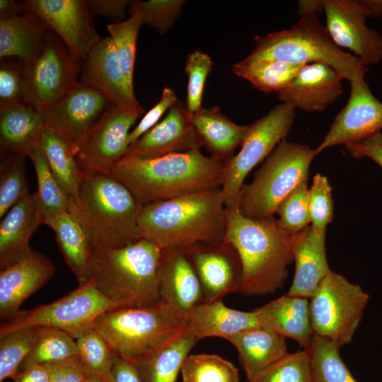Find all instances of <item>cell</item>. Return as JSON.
<instances>
[{"instance_id":"obj_37","label":"cell","mask_w":382,"mask_h":382,"mask_svg":"<svg viewBox=\"0 0 382 382\" xmlns=\"http://www.w3.org/2000/svg\"><path fill=\"white\" fill-rule=\"evenodd\" d=\"M337 345L313 334L307 350L311 382H357L344 363Z\"/></svg>"},{"instance_id":"obj_18","label":"cell","mask_w":382,"mask_h":382,"mask_svg":"<svg viewBox=\"0 0 382 382\" xmlns=\"http://www.w3.org/2000/svg\"><path fill=\"white\" fill-rule=\"evenodd\" d=\"M79 83L100 92L122 112L139 116L144 112L126 80L110 36L100 37L81 63Z\"/></svg>"},{"instance_id":"obj_46","label":"cell","mask_w":382,"mask_h":382,"mask_svg":"<svg viewBox=\"0 0 382 382\" xmlns=\"http://www.w3.org/2000/svg\"><path fill=\"white\" fill-rule=\"evenodd\" d=\"M183 3V0L131 1L129 12L137 13L143 23L164 34L172 28L180 16Z\"/></svg>"},{"instance_id":"obj_53","label":"cell","mask_w":382,"mask_h":382,"mask_svg":"<svg viewBox=\"0 0 382 382\" xmlns=\"http://www.w3.org/2000/svg\"><path fill=\"white\" fill-rule=\"evenodd\" d=\"M354 158L368 157L382 168V133L378 132L366 140L345 146Z\"/></svg>"},{"instance_id":"obj_25","label":"cell","mask_w":382,"mask_h":382,"mask_svg":"<svg viewBox=\"0 0 382 382\" xmlns=\"http://www.w3.org/2000/svg\"><path fill=\"white\" fill-rule=\"evenodd\" d=\"M42 217L35 192L16 203L1 219L0 270L18 262L33 249L29 241Z\"/></svg>"},{"instance_id":"obj_34","label":"cell","mask_w":382,"mask_h":382,"mask_svg":"<svg viewBox=\"0 0 382 382\" xmlns=\"http://www.w3.org/2000/svg\"><path fill=\"white\" fill-rule=\"evenodd\" d=\"M199 340L185 331L136 364L144 382H176L183 365Z\"/></svg>"},{"instance_id":"obj_36","label":"cell","mask_w":382,"mask_h":382,"mask_svg":"<svg viewBox=\"0 0 382 382\" xmlns=\"http://www.w3.org/2000/svg\"><path fill=\"white\" fill-rule=\"evenodd\" d=\"M33 163L37 187L35 192L43 224L51 228L55 219L69 212L70 199L54 177L40 146L33 149L28 156Z\"/></svg>"},{"instance_id":"obj_8","label":"cell","mask_w":382,"mask_h":382,"mask_svg":"<svg viewBox=\"0 0 382 382\" xmlns=\"http://www.w3.org/2000/svg\"><path fill=\"white\" fill-rule=\"evenodd\" d=\"M307 144L282 141L256 172L253 180L243 185L238 209L247 218L274 216L282 202L303 181L317 156Z\"/></svg>"},{"instance_id":"obj_41","label":"cell","mask_w":382,"mask_h":382,"mask_svg":"<svg viewBox=\"0 0 382 382\" xmlns=\"http://www.w3.org/2000/svg\"><path fill=\"white\" fill-rule=\"evenodd\" d=\"M23 156L1 154L0 219L30 194Z\"/></svg>"},{"instance_id":"obj_32","label":"cell","mask_w":382,"mask_h":382,"mask_svg":"<svg viewBox=\"0 0 382 382\" xmlns=\"http://www.w3.org/2000/svg\"><path fill=\"white\" fill-rule=\"evenodd\" d=\"M51 228L58 247L79 285L86 282L90 276V258L93 244L82 224L69 212L59 215Z\"/></svg>"},{"instance_id":"obj_13","label":"cell","mask_w":382,"mask_h":382,"mask_svg":"<svg viewBox=\"0 0 382 382\" xmlns=\"http://www.w3.org/2000/svg\"><path fill=\"white\" fill-rule=\"evenodd\" d=\"M139 117L110 103L77 149L76 160L81 170L109 174L125 156L130 129Z\"/></svg>"},{"instance_id":"obj_16","label":"cell","mask_w":382,"mask_h":382,"mask_svg":"<svg viewBox=\"0 0 382 382\" xmlns=\"http://www.w3.org/2000/svg\"><path fill=\"white\" fill-rule=\"evenodd\" d=\"M348 101L315 149L317 154L338 144L362 142L382 129V103L364 80L352 81Z\"/></svg>"},{"instance_id":"obj_40","label":"cell","mask_w":382,"mask_h":382,"mask_svg":"<svg viewBox=\"0 0 382 382\" xmlns=\"http://www.w3.org/2000/svg\"><path fill=\"white\" fill-rule=\"evenodd\" d=\"M41 327H27L0 335V381L13 378L35 345Z\"/></svg>"},{"instance_id":"obj_7","label":"cell","mask_w":382,"mask_h":382,"mask_svg":"<svg viewBox=\"0 0 382 382\" xmlns=\"http://www.w3.org/2000/svg\"><path fill=\"white\" fill-rule=\"evenodd\" d=\"M187 323L183 314L160 301L145 306L109 309L97 318L93 329L115 356L138 364L183 333Z\"/></svg>"},{"instance_id":"obj_22","label":"cell","mask_w":382,"mask_h":382,"mask_svg":"<svg viewBox=\"0 0 382 382\" xmlns=\"http://www.w3.org/2000/svg\"><path fill=\"white\" fill-rule=\"evenodd\" d=\"M55 267L43 254L32 250L15 264L0 272V316L11 318L22 303L53 276Z\"/></svg>"},{"instance_id":"obj_6","label":"cell","mask_w":382,"mask_h":382,"mask_svg":"<svg viewBox=\"0 0 382 382\" xmlns=\"http://www.w3.org/2000/svg\"><path fill=\"white\" fill-rule=\"evenodd\" d=\"M76 204L69 212L88 233L93 248H120L141 239L143 209L134 195L110 174L82 172Z\"/></svg>"},{"instance_id":"obj_43","label":"cell","mask_w":382,"mask_h":382,"mask_svg":"<svg viewBox=\"0 0 382 382\" xmlns=\"http://www.w3.org/2000/svg\"><path fill=\"white\" fill-rule=\"evenodd\" d=\"M142 24L139 14L132 13L129 18L122 22L107 25V30L114 43L122 70L128 84L132 88L137 40Z\"/></svg>"},{"instance_id":"obj_21","label":"cell","mask_w":382,"mask_h":382,"mask_svg":"<svg viewBox=\"0 0 382 382\" xmlns=\"http://www.w3.org/2000/svg\"><path fill=\"white\" fill-rule=\"evenodd\" d=\"M342 80L343 78L329 66L308 64L277 95L282 103L295 110L322 112L342 95Z\"/></svg>"},{"instance_id":"obj_45","label":"cell","mask_w":382,"mask_h":382,"mask_svg":"<svg viewBox=\"0 0 382 382\" xmlns=\"http://www.w3.org/2000/svg\"><path fill=\"white\" fill-rule=\"evenodd\" d=\"M279 226L295 234L311 223L308 180L301 183L279 206L276 211Z\"/></svg>"},{"instance_id":"obj_38","label":"cell","mask_w":382,"mask_h":382,"mask_svg":"<svg viewBox=\"0 0 382 382\" xmlns=\"http://www.w3.org/2000/svg\"><path fill=\"white\" fill-rule=\"evenodd\" d=\"M75 340L61 330L41 327L35 345L20 366L21 371L33 366L76 357L77 351Z\"/></svg>"},{"instance_id":"obj_23","label":"cell","mask_w":382,"mask_h":382,"mask_svg":"<svg viewBox=\"0 0 382 382\" xmlns=\"http://www.w3.org/2000/svg\"><path fill=\"white\" fill-rule=\"evenodd\" d=\"M158 276L161 301L186 318L204 302L199 279L185 250L162 251Z\"/></svg>"},{"instance_id":"obj_31","label":"cell","mask_w":382,"mask_h":382,"mask_svg":"<svg viewBox=\"0 0 382 382\" xmlns=\"http://www.w3.org/2000/svg\"><path fill=\"white\" fill-rule=\"evenodd\" d=\"M50 30L35 13L26 11L11 18L0 19V58L30 61L41 50Z\"/></svg>"},{"instance_id":"obj_57","label":"cell","mask_w":382,"mask_h":382,"mask_svg":"<svg viewBox=\"0 0 382 382\" xmlns=\"http://www.w3.org/2000/svg\"><path fill=\"white\" fill-rule=\"evenodd\" d=\"M358 2L366 17H382V0H359Z\"/></svg>"},{"instance_id":"obj_9","label":"cell","mask_w":382,"mask_h":382,"mask_svg":"<svg viewBox=\"0 0 382 382\" xmlns=\"http://www.w3.org/2000/svg\"><path fill=\"white\" fill-rule=\"evenodd\" d=\"M361 287L331 270L309 299L313 334L339 347L349 343L369 301Z\"/></svg>"},{"instance_id":"obj_11","label":"cell","mask_w":382,"mask_h":382,"mask_svg":"<svg viewBox=\"0 0 382 382\" xmlns=\"http://www.w3.org/2000/svg\"><path fill=\"white\" fill-rule=\"evenodd\" d=\"M295 110L284 103L276 105L251 125L240 151L224 163L221 188L226 209L238 208L245 177L285 139L293 125Z\"/></svg>"},{"instance_id":"obj_17","label":"cell","mask_w":382,"mask_h":382,"mask_svg":"<svg viewBox=\"0 0 382 382\" xmlns=\"http://www.w3.org/2000/svg\"><path fill=\"white\" fill-rule=\"evenodd\" d=\"M110 103L100 92L79 81L54 103L38 110L46 123L77 149Z\"/></svg>"},{"instance_id":"obj_56","label":"cell","mask_w":382,"mask_h":382,"mask_svg":"<svg viewBox=\"0 0 382 382\" xmlns=\"http://www.w3.org/2000/svg\"><path fill=\"white\" fill-rule=\"evenodd\" d=\"M25 12L23 1L0 0V19L11 18Z\"/></svg>"},{"instance_id":"obj_55","label":"cell","mask_w":382,"mask_h":382,"mask_svg":"<svg viewBox=\"0 0 382 382\" xmlns=\"http://www.w3.org/2000/svg\"><path fill=\"white\" fill-rule=\"evenodd\" d=\"M11 382H50V374L46 364L31 366L19 371Z\"/></svg>"},{"instance_id":"obj_15","label":"cell","mask_w":382,"mask_h":382,"mask_svg":"<svg viewBox=\"0 0 382 382\" xmlns=\"http://www.w3.org/2000/svg\"><path fill=\"white\" fill-rule=\"evenodd\" d=\"M325 27L339 47L354 52L368 67L382 60V35L366 24V14L356 0H322Z\"/></svg>"},{"instance_id":"obj_29","label":"cell","mask_w":382,"mask_h":382,"mask_svg":"<svg viewBox=\"0 0 382 382\" xmlns=\"http://www.w3.org/2000/svg\"><path fill=\"white\" fill-rule=\"evenodd\" d=\"M286 338L264 327H256L228 337L236 349L247 381L278 361L286 354Z\"/></svg>"},{"instance_id":"obj_52","label":"cell","mask_w":382,"mask_h":382,"mask_svg":"<svg viewBox=\"0 0 382 382\" xmlns=\"http://www.w3.org/2000/svg\"><path fill=\"white\" fill-rule=\"evenodd\" d=\"M131 1L128 0H88V8L92 16L105 17L117 23L123 21L126 9Z\"/></svg>"},{"instance_id":"obj_47","label":"cell","mask_w":382,"mask_h":382,"mask_svg":"<svg viewBox=\"0 0 382 382\" xmlns=\"http://www.w3.org/2000/svg\"><path fill=\"white\" fill-rule=\"evenodd\" d=\"M212 66L210 56L202 51L195 50L187 57L185 71L188 82L185 106L192 114L202 107L204 83Z\"/></svg>"},{"instance_id":"obj_12","label":"cell","mask_w":382,"mask_h":382,"mask_svg":"<svg viewBox=\"0 0 382 382\" xmlns=\"http://www.w3.org/2000/svg\"><path fill=\"white\" fill-rule=\"evenodd\" d=\"M21 64L27 102L37 110L54 103L70 91L78 82L81 66L50 30L37 55Z\"/></svg>"},{"instance_id":"obj_49","label":"cell","mask_w":382,"mask_h":382,"mask_svg":"<svg viewBox=\"0 0 382 382\" xmlns=\"http://www.w3.org/2000/svg\"><path fill=\"white\" fill-rule=\"evenodd\" d=\"M18 102H27L22 65L18 59H1L0 105Z\"/></svg>"},{"instance_id":"obj_58","label":"cell","mask_w":382,"mask_h":382,"mask_svg":"<svg viewBox=\"0 0 382 382\" xmlns=\"http://www.w3.org/2000/svg\"><path fill=\"white\" fill-rule=\"evenodd\" d=\"M84 382H102L96 377L88 376Z\"/></svg>"},{"instance_id":"obj_42","label":"cell","mask_w":382,"mask_h":382,"mask_svg":"<svg viewBox=\"0 0 382 382\" xmlns=\"http://www.w3.org/2000/svg\"><path fill=\"white\" fill-rule=\"evenodd\" d=\"M76 342V357L89 376L96 377L102 382H114L113 354L103 337L92 329Z\"/></svg>"},{"instance_id":"obj_3","label":"cell","mask_w":382,"mask_h":382,"mask_svg":"<svg viewBox=\"0 0 382 382\" xmlns=\"http://www.w3.org/2000/svg\"><path fill=\"white\" fill-rule=\"evenodd\" d=\"M224 241L239 255L242 294L271 295L283 287L289 277L288 266L294 261L292 235L279 226L274 216L253 219L238 208L226 209Z\"/></svg>"},{"instance_id":"obj_4","label":"cell","mask_w":382,"mask_h":382,"mask_svg":"<svg viewBox=\"0 0 382 382\" xmlns=\"http://www.w3.org/2000/svg\"><path fill=\"white\" fill-rule=\"evenodd\" d=\"M322 10V0L299 1L298 21L287 30L255 35V48L245 58L304 65L319 63L330 66L349 82L364 80L368 67L334 42L319 21L318 13Z\"/></svg>"},{"instance_id":"obj_33","label":"cell","mask_w":382,"mask_h":382,"mask_svg":"<svg viewBox=\"0 0 382 382\" xmlns=\"http://www.w3.org/2000/svg\"><path fill=\"white\" fill-rule=\"evenodd\" d=\"M40 148L52 173L69 198L70 203L76 204L83 173L77 164L74 148L47 124L42 132Z\"/></svg>"},{"instance_id":"obj_5","label":"cell","mask_w":382,"mask_h":382,"mask_svg":"<svg viewBox=\"0 0 382 382\" xmlns=\"http://www.w3.org/2000/svg\"><path fill=\"white\" fill-rule=\"evenodd\" d=\"M161 250L141 238L120 248H93L89 279L117 308L161 301L158 270Z\"/></svg>"},{"instance_id":"obj_2","label":"cell","mask_w":382,"mask_h":382,"mask_svg":"<svg viewBox=\"0 0 382 382\" xmlns=\"http://www.w3.org/2000/svg\"><path fill=\"white\" fill-rule=\"evenodd\" d=\"M224 163L200 150L144 158L125 155L109 174L121 182L139 203L172 199L221 187Z\"/></svg>"},{"instance_id":"obj_44","label":"cell","mask_w":382,"mask_h":382,"mask_svg":"<svg viewBox=\"0 0 382 382\" xmlns=\"http://www.w3.org/2000/svg\"><path fill=\"white\" fill-rule=\"evenodd\" d=\"M246 382H311L308 353H289Z\"/></svg>"},{"instance_id":"obj_50","label":"cell","mask_w":382,"mask_h":382,"mask_svg":"<svg viewBox=\"0 0 382 382\" xmlns=\"http://www.w3.org/2000/svg\"><path fill=\"white\" fill-rule=\"evenodd\" d=\"M177 101L175 91L170 88L165 87L159 101L144 115L137 125L131 130L127 139L128 147L155 126L164 112Z\"/></svg>"},{"instance_id":"obj_30","label":"cell","mask_w":382,"mask_h":382,"mask_svg":"<svg viewBox=\"0 0 382 382\" xmlns=\"http://www.w3.org/2000/svg\"><path fill=\"white\" fill-rule=\"evenodd\" d=\"M192 123L211 156L224 163L242 146L251 125H239L224 115L219 107H202L192 115Z\"/></svg>"},{"instance_id":"obj_24","label":"cell","mask_w":382,"mask_h":382,"mask_svg":"<svg viewBox=\"0 0 382 382\" xmlns=\"http://www.w3.org/2000/svg\"><path fill=\"white\" fill-rule=\"evenodd\" d=\"M326 231L316 232L311 225L292 235L295 272L288 296L310 299L330 270L325 251Z\"/></svg>"},{"instance_id":"obj_14","label":"cell","mask_w":382,"mask_h":382,"mask_svg":"<svg viewBox=\"0 0 382 382\" xmlns=\"http://www.w3.org/2000/svg\"><path fill=\"white\" fill-rule=\"evenodd\" d=\"M24 8L37 16L81 64L100 37L84 0H26Z\"/></svg>"},{"instance_id":"obj_27","label":"cell","mask_w":382,"mask_h":382,"mask_svg":"<svg viewBox=\"0 0 382 382\" xmlns=\"http://www.w3.org/2000/svg\"><path fill=\"white\" fill-rule=\"evenodd\" d=\"M186 331L198 340L210 337L226 340L243 330L260 327L255 312L226 306L222 300L202 302L195 306L187 318Z\"/></svg>"},{"instance_id":"obj_35","label":"cell","mask_w":382,"mask_h":382,"mask_svg":"<svg viewBox=\"0 0 382 382\" xmlns=\"http://www.w3.org/2000/svg\"><path fill=\"white\" fill-rule=\"evenodd\" d=\"M303 66L272 59L245 58L233 66L232 72L261 91L277 93L292 81Z\"/></svg>"},{"instance_id":"obj_51","label":"cell","mask_w":382,"mask_h":382,"mask_svg":"<svg viewBox=\"0 0 382 382\" xmlns=\"http://www.w3.org/2000/svg\"><path fill=\"white\" fill-rule=\"evenodd\" d=\"M50 382H84L89 376L85 366L76 356L46 364Z\"/></svg>"},{"instance_id":"obj_54","label":"cell","mask_w":382,"mask_h":382,"mask_svg":"<svg viewBox=\"0 0 382 382\" xmlns=\"http://www.w3.org/2000/svg\"><path fill=\"white\" fill-rule=\"evenodd\" d=\"M114 382H143L138 366L113 354Z\"/></svg>"},{"instance_id":"obj_10","label":"cell","mask_w":382,"mask_h":382,"mask_svg":"<svg viewBox=\"0 0 382 382\" xmlns=\"http://www.w3.org/2000/svg\"><path fill=\"white\" fill-rule=\"evenodd\" d=\"M115 308L117 307L88 279L52 303L19 311L1 323L0 335L27 327H47L61 330L77 340L93 329L100 314Z\"/></svg>"},{"instance_id":"obj_1","label":"cell","mask_w":382,"mask_h":382,"mask_svg":"<svg viewBox=\"0 0 382 382\" xmlns=\"http://www.w3.org/2000/svg\"><path fill=\"white\" fill-rule=\"evenodd\" d=\"M138 226L141 238L162 251L185 250L197 243H221L226 208L221 187L183 195L143 207Z\"/></svg>"},{"instance_id":"obj_28","label":"cell","mask_w":382,"mask_h":382,"mask_svg":"<svg viewBox=\"0 0 382 382\" xmlns=\"http://www.w3.org/2000/svg\"><path fill=\"white\" fill-rule=\"evenodd\" d=\"M253 311L261 327L296 340L303 349L309 345L313 332L308 299L286 294Z\"/></svg>"},{"instance_id":"obj_48","label":"cell","mask_w":382,"mask_h":382,"mask_svg":"<svg viewBox=\"0 0 382 382\" xmlns=\"http://www.w3.org/2000/svg\"><path fill=\"white\" fill-rule=\"evenodd\" d=\"M308 204L313 230L326 231L327 225L334 216L332 187L328 178L320 173L313 176V184L308 190Z\"/></svg>"},{"instance_id":"obj_19","label":"cell","mask_w":382,"mask_h":382,"mask_svg":"<svg viewBox=\"0 0 382 382\" xmlns=\"http://www.w3.org/2000/svg\"><path fill=\"white\" fill-rule=\"evenodd\" d=\"M185 250L199 279L204 302L223 300L227 294L240 292L242 265L231 243H199Z\"/></svg>"},{"instance_id":"obj_20","label":"cell","mask_w":382,"mask_h":382,"mask_svg":"<svg viewBox=\"0 0 382 382\" xmlns=\"http://www.w3.org/2000/svg\"><path fill=\"white\" fill-rule=\"evenodd\" d=\"M192 115L185 105L178 100L162 120L129 146L125 155L149 158L200 150L203 144Z\"/></svg>"},{"instance_id":"obj_39","label":"cell","mask_w":382,"mask_h":382,"mask_svg":"<svg viewBox=\"0 0 382 382\" xmlns=\"http://www.w3.org/2000/svg\"><path fill=\"white\" fill-rule=\"evenodd\" d=\"M183 382H239L238 369L216 354H193L180 371Z\"/></svg>"},{"instance_id":"obj_26","label":"cell","mask_w":382,"mask_h":382,"mask_svg":"<svg viewBox=\"0 0 382 382\" xmlns=\"http://www.w3.org/2000/svg\"><path fill=\"white\" fill-rule=\"evenodd\" d=\"M46 125L40 112L28 102L0 105L1 154L28 156L40 146Z\"/></svg>"}]
</instances>
